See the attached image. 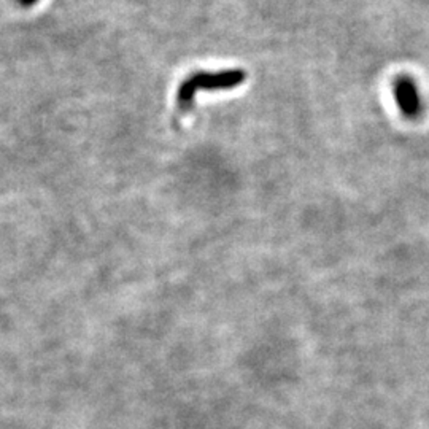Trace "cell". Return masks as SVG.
Listing matches in <instances>:
<instances>
[{"instance_id":"cell-1","label":"cell","mask_w":429,"mask_h":429,"mask_svg":"<svg viewBox=\"0 0 429 429\" xmlns=\"http://www.w3.org/2000/svg\"><path fill=\"white\" fill-rule=\"evenodd\" d=\"M245 77L247 75H245L242 69L196 73L181 83L179 95H176V105H179L181 112H188L193 107L197 92L234 90V88L243 83Z\"/></svg>"},{"instance_id":"cell-2","label":"cell","mask_w":429,"mask_h":429,"mask_svg":"<svg viewBox=\"0 0 429 429\" xmlns=\"http://www.w3.org/2000/svg\"><path fill=\"white\" fill-rule=\"evenodd\" d=\"M394 100H396L401 113L408 120L418 118L423 112V100L420 90L411 77H399L393 86Z\"/></svg>"},{"instance_id":"cell-3","label":"cell","mask_w":429,"mask_h":429,"mask_svg":"<svg viewBox=\"0 0 429 429\" xmlns=\"http://www.w3.org/2000/svg\"><path fill=\"white\" fill-rule=\"evenodd\" d=\"M38 2V0H18V4H21L23 6H32L36 5Z\"/></svg>"}]
</instances>
